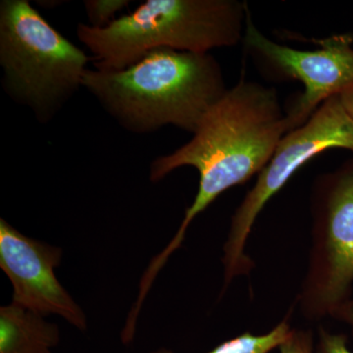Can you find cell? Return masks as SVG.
<instances>
[{
    "label": "cell",
    "instance_id": "9c48e42d",
    "mask_svg": "<svg viewBox=\"0 0 353 353\" xmlns=\"http://www.w3.org/2000/svg\"><path fill=\"white\" fill-rule=\"evenodd\" d=\"M59 341V328L44 316L12 303L0 308V353H44Z\"/></svg>",
    "mask_w": 353,
    "mask_h": 353
},
{
    "label": "cell",
    "instance_id": "5b68a950",
    "mask_svg": "<svg viewBox=\"0 0 353 353\" xmlns=\"http://www.w3.org/2000/svg\"><path fill=\"white\" fill-rule=\"evenodd\" d=\"M310 209V248L296 303L316 322L353 296V157L316 179Z\"/></svg>",
    "mask_w": 353,
    "mask_h": 353
},
{
    "label": "cell",
    "instance_id": "9a60e30c",
    "mask_svg": "<svg viewBox=\"0 0 353 353\" xmlns=\"http://www.w3.org/2000/svg\"><path fill=\"white\" fill-rule=\"evenodd\" d=\"M340 97L341 104L345 108V112L350 116V119L353 121V87L348 88Z\"/></svg>",
    "mask_w": 353,
    "mask_h": 353
},
{
    "label": "cell",
    "instance_id": "52a82bcc",
    "mask_svg": "<svg viewBox=\"0 0 353 353\" xmlns=\"http://www.w3.org/2000/svg\"><path fill=\"white\" fill-rule=\"evenodd\" d=\"M243 43L266 71L303 83V94L285 110L289 132L305 124L325 101L353 87L352 36L321 39L315 50H296L267 38L248 13Z\"/></svg>",
    "mask_w": 353,
    "mask_h": 353
},
{
    "label": "cell",
    "instance_id": "7a4b0ae2",
    "mask_svg": "<svg viewBox=\"0 0 353 353\" xmlns=\"http://www.w3.org/2000/svg\"><path fill=\"white\" fill-rule=\"evenodd\" d=\"M83 88L128 130L145 134L175 126L194 134L228 88L210 53L159 48L117 71H85Z\"/></svg>",
    "mask_w": 353,
    "mask_h": 353
},
{
    "label": "cell",
    "instance_id": "8fae6325",
    "mask_svg": "<svg viewBox=\"0 0 353 353\" xmlns=\"http://www.w3.org/2000/svg\"><path fill=\"white\" fill-rule=\"evenodd\" d=\"M87 12L90 27L104 28L114 21L116 13L128 6V0H85Z\"/></svg>",
    "mask_w": 353,
    "mask_h": 353
},
{
    "label": "cell",
    "instance_id": "8992f818",
    "mask_svg": "<svg viewBox=\"0 0 353 353\" xmlns=\"http://www.w3.org/2000/svg\"><path fill=\"white\" fill-rule=\"evenodd\" d=\"M332 148L353 152V121L345 112L339 95L325 101L305 124L281 139L271 159L257 175L254 185L234 211L223 246L222 294L234 279L250 275L254 268V262L245 248L255 221L267 202L309 160Z\"/></svg>",
    "mask_w": 353,
    "mask_h": 353
},
{
    "label": "cell",
    "instance_id": "30bf717a",
    "mask_svg": "<svg viewBox=\"0 0 353 353\" xmlns=\"http://www.w3.org/2000/svg\"><path fill=\"white\" fill-rule=\"evenodd\" d=\"M292 330L289 312L284 319L268 333L254 334L250 332H245L231 340L223 341L219 345L206 353H271L287 340ZM152 353L174 352L166 348H160Z\"/></svg>",
    "mask_w": 353,
    "mask_h": 353
},
{
    "label": "cell",
    "instance_id": "4fadbf2b",
    "mask_svg": "<svg viewBox=\"0 0 353 353\" xmlns=\"http://www.w3.org/2000/svg\"><path fill=\"white\" fill-rule=\"evenodd\" d=\"M315 353H353L348 348L347 334L333 333L324 327L318 329L317 341L315 343Z\"/></svg>",
    "mask_w": 353,
    "mask_h": 353
},
{
    "label": "cell",
    "instance_id": "ba28073f",
    "mask_svg": "<svg viewBox=\"0 0 353 353\" xmlns=\"http://www.w3.org/2000/svg\"><path fill=\"white\" fill-rule=\"evenodd\" d=\"M61 260V248L29 238L0 219V267L12 284V303L43 316H61L85 331V312L55 275Z\"/></svg>",
    "mask_w": 353,
    "mask_h": 353
},
{
    "label": "cell",
    "instance_id": "7c38bea8",
    "mask_svg": "<svg viewBox=\"0 0 353 353\" xmlns=\"http://www.w3.org/2000/svg\"><path fill=\"white\" fill-rule=\"evenodd\" d=\"M279 350L280 353H315L314 334L309 329H292Z\"/></svg>",
    "mask_w": 353,
    "mask_h": 353
},
{
    "label": "cell",
    "instance_id": "2e32d148",
    "mask_svg": "<svg viewBox=\"0 0 353 353\" xmlns=\"http://www.w3.org/2000/svg\"><path fill=\"white\" fill-rule=\"evenodd\" d=\"M44 353H52V352H44Z\"/></svg>",
    "mask_w": 353,
    "mask_h": 353
},
{
    "label": "cell",
    "instance_id": "277c9868",
    "mask_svg": "<svg viewBox=\"0 0 353 353\" xmlns=\"http://www.w3.org/2000/svg\"><path fill=\"white\" fill-rule=\"evenodd\" d=\"M90 58L26 0L0 3L2 85L41 122L57 115L83 87Z\"/></svg>",
    "mask_w": 353,
    "mask_h": 353
},
{
    "label": "cell",
    "instance_id": "3957f363",
    "mask_svg": "<svg viewBox=\"0 0 353 353\" xmlns=\"http://www.w3.org/2000/svg\"><path fill=\"white\" fill-rule=\"evenodd\" d=\"M248 13L236 0H148L106 27L80 24L77 34L92 53L95 69L117 71L159 48L209 53L236 46Z\"/></svg>",
    "mask_w": 353,
    "mask_h": 353
},
{
    "label": "cell",
    "instance_id": "5bb4252c",
    "mask_svg": "<svg viewBox=\"0 0 353 353\" xmlns=\"http://www.w3.org/2000/svg\"><path fill=\"white\" fill-rule=\"evenodd\" d=\"M330 318L347 325L353 339V296L339 306Z\"/></svg>",
    "mask_w": 353,
    "mask_h": 353
},
{
    "label": "cell",
    "instance_id": "6da1fadb",
    "mask_svg": "<svg viewBox=\"0 0 353 353\" xmlns=\"http://www.w3.org/2000/svg\"><path fill=\"white\" fill-rule=\"evenodd\" d=\"M288 132L285 111L275 88L241 80L208 111L189 143L152 162V182L190 166L199 172V183L175 236L148 265L141 279L143 284L153 285L171 255L182 245L196 216L223 192L259 175Z\"/></svg>",
    "mask_w": 353,
    "mask_h": 353
}]
</instances>
